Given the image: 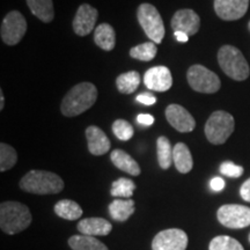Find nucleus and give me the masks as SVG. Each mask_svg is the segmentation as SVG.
<instances>
[{
    "mask_svg": "<svg viewBox=\"0 0 250 250\" xmlns=\"http://www.w3.org/2000/svg\"><path fill=\"white\" fill-rule=\"evenodd\" d=\"M249 241H250V234H249Z\"/></svg>",
    "mask_w": 250,
    "mask_h": 250,
    "instance_id": "ea45409f",
    "label": "nucleus"
},
{
    "mask_svg": "<svg viewBox=\"0 0 250 250\" xmlns=\"http://www.w3.org/2000/svg\"><path fill=\"white\" fill-rule=\"evenodd\" d=\"M156 52H158V48L154 42H145L133 46L130 50V56L142 62H151L155 58Z\"/></svg>",
    "mask_w": 250,
    "mask_h": 250,
    "instance_id": "bb28decb",
    "label": "nucleus"
},
{
    "mask_svg": "<svg viewBox=\"0 0 250 250\" xmlns=\"http://www.w3.org/2000/svg\"><path fill=\"white\" fill-rule=\"evenodd\" d=\"M17 161V151L8 144H0V171H6L13 168Z\"/></svg>",
    "mask_w": 250,
    "mask_h": 250,
    "instance_id": "c85d7f7f",
    "label": "nucleus"
},
{
    "mask_svg": "<svg viewBox=\"0 0 250 250\" xmlns=\"http://www.w3.org/2000/svg\"><path fill=\"white\" fill-rule=\"evenodd\" d=\"M144 83L151 90L167 92L173 86V77L168 67L154 66L144 74Z\"/></svg>",
    "mask_w": 250,
    "mask_h": 250,
    "instance_id": "4468645a",
    "label": "nucleus"
},
{
    "mask_svg": "<svg viewBox=\"0 0 250 250\" xmlns=\"http://www.w3.org/2000/svg\"><path fill=\"white\" fill-rule=\"evenodd\" d=\"M20 188L35 195H56L64 189V181L51 171L30 170L21 179Z\"/></svg>",
    "mask_w": 250,
    "mask_h": 250,
    "instance_id": "f03ea898",
    "label": "nucleus"
},
{
    "mask_svg": "<svg viewBox=\"0 0 250 250\" xmlns=\"http://www.w3.org/2000/svg\"><path fill=\"white\" fill-rule=\"evenodd\" d=\"M31 213L26 205L19 202H4L0 204V227L2 232L14 235L29 226Z\"/></svg>",
    "mask_w": 250,
    "mask_h": 250,
    "instance_id": "7ed1b4c3",
    "label": "nucleus"
},
{
    "mask_svg": "<svg viewBox=\"0 0 250 250\" xmlns=\"http://www.w3.org/2000/svg\"><path fill=\"white\" fill-rule=\"evenodd\" d=\"M134 190H136V184L133 181L121 177L112 183L110 193L111 196L116 197V198L129 199L133 195Z\"/></svg>",
    "mask_w": 250,
    "mask_h": 250,
    "instance_id": "cd10ccee",
    "label": "nucleus"
},
{
    "mask_svg": "<svg viewBox=\"0 0 250 250\" xmlns=\"http://www.w3.org/2000/svg\"><path fill=\"white\" fill-rule=\"evenodd\" d=\"M55 213L66 220H77L83 215V208L79 204L71 199H62L59 201L54 208Z\"/></svg>",
    "mask_w": 250,
    "mask_h": 250,
    "instance_id": "b1692460",
    "label": "nucleus"
},
{
    "mask_svg": "<svg viewBox=\"0 0 250 250\" xmlns=\"http://www.w3.org/2000/svg\"><path fill=\"white\" fill-rule=\"evenodd\" d=\"M173 149L169 139L166 137H159L156 140V153H158L159 166L162 169H168L173 161Z\"/></svg>",
    "mask_w": 250,
    "mask_h": 250,
    "instance_id": "a878e982",
    "label": "nucleus"
},
{
    "mask_svg": "<svg viewBox=\"0 0 250 250\" xmlns=\"http://www.w3.org/2000/svg\"><path fill=\"white\" fill-rule=\"evenodd\" d=\"M142 77L137 71H130L121 74L116 79V86L122 94H132L138 88Z\"/></svg>",
    "mask_w": 250,
    "mask_h": 250,
    "instance_id": "393cba45",
    "label": "nucleus"
},
{
    "mask_svg": "<svg viewBox=\"0 0 250 250\" xmlns=\"http://www.w3.org/2000/svg\"><path fill=\"white\" fill-rule=\"evenodd\" d=\"M219 223L232 229L250 226V208L239 204H227L219 208L217 212Z\"/></svg>",
    "mask_w": 250,
    "mask_h": 250,
    "instance_id": "1a4fd4ad",
    "label": "nucleus"
},
{
    "mask_svg": "<svg viewBox=\"0 0 250 250\" xmlns=\"http://www.w3.org/2000/svg\"><path fill=\"white\" fill-rule=\"evenodd\" d=\"M208 250H245L241 243L227 235L215 236L210 242Z\"/></svg>",
    "mask_w": 250,
    "mask_h": 250,
    "instance_id": "c756f323",
    "label": "nucleus"
},
{
    "mask_svg": "<svg viewBox=\"0 0 250 250\" xmlns=\"http://www.w3.org/2000/svg\"><path fill=\"white\" fill-rule=\"evenodd\" d=\"M240 195H241L243 201L250 203V179L247 180L246 182L241 186V189H240Z\"/></svg>",
    "mask_w": 250,
    "mask_h": 250,
    "instance_id": "72a5a7b5",
    "label": "nucleus"
},
{
    "mask_svg": "<svg viewBox=\"0 0 250 250\" xmlns=\"http://www.w3.org/2000/svg\"><path fill=\"white\" fill-rule=\"evenodd\" d=\"M134 213L132 199H115L109 204V214L116 221H126Z\"/></svg>",
    "mask_w": 250,
    "mask_h": 250,
    "instance_id": "4be33fe9",
    "label": "nucleus"
},
{
    "mask_svg": "<svg viewBox=\"0 0 250 250\" xmlns=\"http://www.w3.org/2000/svg\"><path fill=\"white\" fill-rule=\"evenodd\" d=\"M98 99V89L90 83H81L68 90L62 99L61 110L66 117H76L92 107Z\"/></svg>",
    "mask_w": 250,
    "mask_h": 250,
    "instance_id": "f257e3e1",
    "label": "nucleus"
},
{
    "mask_svg": "<svg viewBox=\"0 0 250 250\" xmlns=\"http://www.w3.org/2000/svg\"><path fill=\"white\" fill-rule=\"evenodd\" d=\"M137 19L143 30L155 44L161 43L165 37V24L160 13L151 4H142L137 9Z\"/></svg>",
    "mask_w": 250,
    "mask_h": 250,
    "instance_id": "423d86ee",
    "label": "nucleus"
},
{
    "mask_svg": "<svg viewBox=\"0 0 250 250\" xmlns=\"http://www.w3.org/2000/svg\"><path fill=\"white\" fill-rule=\"evenodd\" d=\"M187 79L190 87L198 93L213 94L221 87L220 79L217 74L203 65H192L188 70Z\"/></svg>",
    "mask_w": 250,
    "mask_h": 250,
    "instance_id": "0eeeda50",
    "label": "nucleus"
},
{
    "mask_svg": "<svg viewBox=\"0 0 250 250\" xmlns=\"http://www.w3.org/2000/svg\"><path fill=\"white\" fill-rule=\"evenodd\" d=\"M174 36L176 41H179L181 43H187L189 40V35H187L183 31H174Z\"/></svg>",
    "mask_w": 250,
    "mask_h": 250,
    "instance_id": "e433bc0d",
    "label": "nucleus"
},
{
    "mask_svg": "<svg viewBox=\"0 0 250 250\" xmlns=\"http://www.w3.org/2000/svg\"><path fill=\"white\" fill-rule=\"evenodd\" d=\"M4 103H5L4 94H2V90H0V110L4 109Z\"/></svg>",
    "mask_w": 250,
    "mask_h": 250,
    "instance_id": "4c0bfd02",
    "label": "nucleus"
},
{
    "mask_svg": "<svg viewBox=\"0 0 250 250\" xmlns=\"http://www.w3.org/2000/svg\"><path fill=\"white\" fill-rule=\"evenodd\" d=\"M136 100L139 103H142V104H145V105H152L156 102V98L151 93L139 94V95L136 98Z\"/></svg>",
    "mask_w": 250,
    "mask_h": 250,
    "instance_id": "473e14b6",
    "label": "nucleus"
},
{
    "mask_svg": "<svg viewBox=\"0 0 250 250\" xmlns=\"http://www.w3.org/2000/svg\"><path fill=\"white\" fill-rule=\"evenodd\" d=\"M173 162L181 174H187L192 169V155L188 146L183 143H177L173 149Z\"/></svg>",
    "mask_w": 250,
    "mask_h": 250,
    "instance_id": "6ab92c4d",
    "label": "nucleus"
},
{
    "mask_svg": "<svg viewBox=\"0 0 250 250\" xmlns=\"http://www.w3.org/2000/svg\"><path fill=\"white\" fill-rule=\"evenodd\" d=\"M86 138L88 149L93 155H103L110 149V140L100 127L90 125L86 129Z\"/></svg>",
    "mask_w": 250,
    "mask_h": 250,
    "instance_id": "dca6fc26",
    "label": "nucleus"
},
{
    "mask_svg": "<svg viewBox=\"0 0 250 250\" xmlns=\"http://www.w3.org/2000/svg\"><path fill=\"white\" fill-rule=\"evenodd\" d=\"M170 26L174 31H183L187 35L192 36L199 30L201 18L192 9H180L174 14L170 21Z\"/></svg>",
    "mask_w": 250,
    "mask_h": 250,
    "instance_id": "ddd939ff",
    "label": "nucleus"
},
{
    "mask_svg": "<svg viewBox=\"0 0 250 250\" xmlns=\"http://www.w3.org/2000/svg\"><path fill=\"white\" fill-rule=\"evenodd\" d=\"M68 246L73 250H109L108 247L99 241L95 236L73 235L68 239Z\"/></svg>",
    "mask_w": 250,
    "mask_h": 250,
    "instance_id": "5701e85b",
    "label": "nucleus"
},
{
    "mask_svg": "<svg viewBox=\"0 0 250 250\" xmlns=\"http://www.w3.org/2000/svg\"><path fill=\"white\" fill-rule=\"evenodd\" d=\"M188 247L187 233L179 228L161 230L152 241L153 250H186Z\"/></svg>",
    "mask_w": 250,
    "mask_h": 250,
    "instance_id": "9d476101",
    "label": "nucleus"
},
{
    "mask_svg": "<svg viewBox=\"0 0 250 250\" xmlns=\"http://www.w3.org/2000/svg\"><path fill=\"white\" fill-rule=\"evenodd\" d=\"M98 18V9L88 4L80 5L72 22L74 33L79 36H87L95 28Z\"/></svg>",
    "mask_w": 250,
    "mask_h": 250,
    "instance_id": "f8f14e48",
    "label": "nucleus"
},
{
    "mask_svg": "<svg viewBox=\"0 0 250 250\" xmlns=\"http://www.w3.org/2000/svg\"><path fill=\"white\" fill-rule=\"evenodd\" d=\"M210 187L213 191H221L225 188V181L221 177H213L210 182Z\"/></svg>",
    "mask_w": 250,
    "mask_h": 250,
    "instance_id": "c9c22d12",
    "label": "nucleus"
},
{
    "mask_svg": "<svg viewBox=\"0 0 250 250\" xmlns=\"http://www.w3.org/2000/svg\"><path fill=\"white\" fill-rule=\"evenodd\" d=\"M112 131H114L115 136L120 140L126 142L132 138L134 131L132 125L125 120H116L112 124Z\"/></svg>",
    "mask_w": 250,
    "mask_h": 250,
    "instance_id": "7c9ffc66",
    "label": "nucleus"
},
{
    "mask_svg": "<svg viewBox=\"0 0 250 250\" xmlns=\"http://www.w3.org/2000/svg\"><path fill=\"white\" fill-rule=\"evenodd\" d=\"M110 160L118 169L125 171V173L132 175V176H138L140 174V167L137 161L127 154L123 149H115L111 152Z\"/></svg>",
    "mask_w": 250,
    "mask_h": 250,
    "instance_id": "a211bd4d",
    "label": "nucleus"
},
{
    "mask_svg": "<svg viewBox=\"0 0 250 250\" xmlns=\"http://www.w3.org/2000/svg\"><path fill=\"white\" fill-rule=\"evenodd\" d=\"M78 230L83 235L105 236L110 234L112 225L103 218H86L79 221Z\"/></svg>",
    "mask_w": 250,
    "mask_h": 250,
    "instance_id": "f3484780",
    "label": "nucleus"
},
{
    "mask_svg": "<svg viewBox=\"0 0 250 250\" xmlns=\"http://www.w3.org/2000/svg\"><path fill=\"white\" fill-rule=\"evenodd\" d=\"M235 129V121L230 114L218 110L208 117L205 124V136L213 145L226 143Z\"/></svg>",
    "mask_w": 250,
    "mask_h": 250,
    "instance_id": "39448f33",
    "label": "nucleus"
},
{
    "mask_svg": "<svg viewBox=\"0 0 250 250\" xmlns=\"http://www.w3.org/2000/svg\"><path fill=\"white\" fill-rule=\"evenodd\" d=\"M95 44L104 51H111L116 44V34L115 29L109 23H101L94 33Z\"/></svg>",
    "mask_w": 250,
    "mask_h": 250,
    "instance_id": "aec40b11",
    "label": "nucleus"
},
{
    "mask_svg": "<svg viewBox=\"0 0 250 250\" xmlns=\"http://www.w3.org/2000/svg\"><path fill=\"white\" fill-rule=\"evenodd\" d=\"M28 7L33 15L42 22L49 23L54 20L55 11L52 0H26Z\"/></svg>",
    "mask_w": 250,
    "mask_h": 250,
    "instance_id": "412c9836",
    "label": "nucleus"
},
{
    "mask_svg": "<svg viewBox=\"0 0 250 250\" xmlns=\"http://www.w3.org/2000/svg\"><path fill=\"white\" fill-rule=\"evenodd\" d=\"M218 62L230 79L243 81L249 77L250 68L245 56L233 45H224L218 51Z\"/></svg>",
    "mask_w": 250,
    "mask_h": 250,
    "instance_id": "20e7f679",
    "label": "nucleus"
},
{
    "mask_svg": "<svg viewBox=\"0 0 250 250\" xmlns=\"http://www.w3.org/2000/svg\"><path fill=\"white\" fill-rule=\"evenodd\" d=\"M27 31V21L20 12L12 11L2 20L0 36L7 45H17Z\"/></svg>",
    "mask_w": 250,
    "mask_h": 250,
    "instance_id": "6e6552de",
    "label": "nucleus"
},
{
    "mask_svg": "<svg viewBox=\"0 0 250 250\" xmlns=\"http://www.w3.org/2000/svg\"><path fill=\"white\" fill-rule=\"evenodd\" d=\"M166 118L168 123L179 132H191L196 127V121L192 115L180 104H170L166 108Z\"/></svg>",
    "mask_w": 250,
    "mask_h": 250,
    "instance_id": "9b49d317",
    "label": "nucleus"
},
{
    "mask_svg": "<svg viewBox=\"0 0 250 250\" xmlns=\"http://www.w3.org/2000/svg\"><path fill=\"white\" fill-rule=\"evenodd\" d=\"M154 117L152 116V115H148V114H140L138 115V117H137V122L140 125H145V126H149V125H152L154 123Z\"/></svg>",
    "mask_w": 250,
    "mask_h": 250,
    "instance_id": "f704fd0d",
    "label": "nucleus"
},
{
    "mask_svg": "<svg viewBox=\"0 0 250 250\" xmlns=\"http://www.w3.org/2000/svg\"><path fill=\"white\" fill-rule=\"evenodd\" d=\"M220 173L223 175H226L228 177H240L243 174V167L237 166L230 161H226L220 166Z\"/></svg>",
    "mask_w": 250,
    "mask_h": 250,
    "instance_id": "2f4dec72",
    "label": "nucleus"
},
{
    "mask_svg": "<svg viewBox=\"0 0 250 250\" xmlns=\"http://www.w3.org/2000/svg\"><path fill=\"white\" fill-rule=\"evenodd\" d=\"M249 0H214V11L225 21H235L247 13Z\"/></svg>",
    "mask_w": 250,
    "mask_h": 250,
    "instance_id": "2eb2a0df",
    "label": "nucleus"
},
{
    "mask_svg": "<svg viewBox=\"0 0 250 250\" xmlns=\"http://www.w3.org/2000/svg\"><path fill=\"white\" fill-rule=\"evenodd\" d=\"M248 29H249V31H250V21H249V23H248Z\"/></svg>",
    "mask_w": 250,
    "mask_h": 250,
    "instance_id": "58836bf2",
    "label": "nucleus"
}]
</instances>
